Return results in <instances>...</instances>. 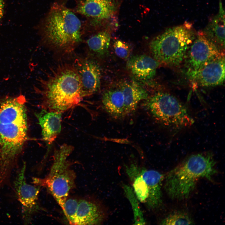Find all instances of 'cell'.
<instances>
[{
    "label": "cell",
    "instance_id": "obj_1",
    "mask_svg": "<svg viewBox=\"0 0 225 225\" xmlns=\"http://www.w3.org/2000/svg\"><path fill=\"white\" fill-rule=\"evenodd\" d=\"M25 96L0 97V189L10 186L28 139Z\"/></svg>",
    "mask_w": 225,
    "mask_h": 225
},
{
    "label": "cell",
    "instance_id": "obj_2",
    "mask_svg": "<svg viewBox=\"0 0 225 225\" xmlns=\"http://www.w3.org/2000/svg\"><path fill=\"white\" fill-rule=\"evenodd\" d=\"M33 87L43 109L62 112L82 100L80 78L74 63L60 62L50 67Z\"/></svg>",
    "mask_w": 225,
    "mask_h": 225
},
{
    "label": "cell",
    "instance_id": "obj_3",
    "mask_svg": "<svg viewBox=\"0 0 225 225\" xmlns=\"http://www.w3.org/2000/svg\"><path fill=\"white\" fill-rule=\"evenodd\" d=\"M82 25L72 11L55 3L39 25L41 41L55 52L62 54H70L82 40Z\"/></svg>",
    "mask_w": 225,
    "mask_h": 225
},
{
    "label": "cell",
    "instance_id": "obj_4",
    "mask_svg": "<svg viewBox=\"0 0 225 225\" xmlns=\"http://www.w3.org/2000/svg\"><path fill=\"white\" fill-rule=\"evenodd\" d=\"M216 162L210 152L192 154L170 171L165 178L164 188L172 199L188 198L194 190L198 180L204 178L212 181L217 173Z\"/></svg>",
    "mask_w": 225,
    "mask_h": 225
},
{
    "label": "cell",
    "instance_id": "obj_5",
    "mask_svg": "<svg viewBox=\"0 0 225 225\" xmlns=\"http://www.w3.org/2000/svg\"><path fill=\"white\" fill-rule=\"evenodd\" d=\"M196 37L189 22L167 28L150 42L153 58L160 64L177 67L184 62L187 53Z\"/></svg>",
    "mask_w": 225,
    "mask_h": 225
},
{
    "label": "cell",
    "instance_id": "obj_6",
    "mask_svg": "<svg viewBox=\"0 0 225 225\" xmlns=\"http://www.w3.org/2000/svg\"><path fill=\"white\" fill-rule=\"evenodd\" d=\"M73 149L70 145L64 144L55 150L53 162L48 175L43 178H32V183L46 188L62 208L75 184V174L67 160Z\"/></svg>",
    "mask_w": 225,
    "mask_h": 225
},
{
    "label": "cell",
    "instance_id": "obj_7",
    "mask_svg": "<svg viewBox=\"0 0 225 225\" xmlns=\"http://www.w3.org/2000/svg\"><path fill=\"white\" fill-rule=\"evenodd\" d=\"M152 116L168 129L178 131L192 125L194 120L186 106L167 91H158L145 103Z\"/></svg>",
    "mask_w": 225,
    "mask_h": 225
},
{
    "label": "cell",
    "instance_id": "obj_8",
    "mask_svg": "<svg viewBox=\"0 0 225 225\" xmlns=\"http://www.w3.org/2000/svg\"><path fill=\"white\" fill-rule=\"evenodd\" d=\"M125 170L139 201L150 210L159 208L162 203V187L164 175L156 170L148 169L135 163L126 166Z\"/></svg>",
    "mask_w": 225,
    "mask_h": 225
},
{
    "label": "cell",
    "instance_id": "obj_9",
    "mask_svg": "<svg viewBox=\"0 0 225 225\" xmlns=\"http://www.w3.org/2000/svg\"><path fill=\"white\" fill-rule=\"evenodd\" d=\"M122 0H75L76 11L91 20L96 28H114Z\"/></svg>",
    "mask_w": 225,
    "mask_h": 225
},
{
    "label": "cell",
    "instance_id": "obj_10",
    "mask_svg": "<svg viewBox=\"0 0 225 225\" xmlns=\"http://www.w3.org/2000/svg\"><path fill=\"white\" fill-rule=\"evenodd\" d=\"M26 163L25 161L17 170L12 188L21 206L24 224H31L34 215L41 210L38 201L40 187L28 183L26 178Z\"/></svg>",
    "mask_w": 225,
    "mask_h": 225
},
{
    "label": "cell",
    "instance_id": "obj_11",
    "mask_svg": "<svg viewBox=\"0 0 225 225\" xmlns=\"http://www.w3.org/2000/svg\"><path fill=\"white\" fill-rule=\"evenodd\" d=\"M224 56V51L207 38L202 31H200L189 47L184 60L186 72L197 71Z\"/></svg>",
    "mask_w": 225,
    "mask_h": 225
},
{
    "label": "cell",
    "instance_id": "obj_12",
    "mask_svg": "<svg viewBox=\"0 0 225 225\" xmlns=\"http://www.w3.org/2000/svg\"><path fill=\"white\" fill-rule=\"evenodd\" d=\"M79 76L83 97L95 94L99 89L101 76L99 66L88 58H79L74 63Z\"/></svg>",
    "mask_w": 225,
    "mask_h": 225
},
{
    "label": "cell",
    "instance_id": "obj_13",
    "mask_svg": "<svg viewBox=\"0 0 225 225\" xmlns=\"http://www.w3.org/2000/svg\"><path fill=\"white\" fill-rule=\"evenodd\" d=\"M188 78L200 86L222 85L225 79L224 56L209 63L200 69L186 72Z\"/></svg>",
    "mask_w": 225,
    "mask_h": 225
},
{
    "label": "cell",
    "instance_id": "obj_14",
    "mask_svg": "<svg viewBox=\"0 0 225 225\" xmlns=\"http://www.w3.org/2000/svg\"><path fill=\"white\" fill-rule=\"evenodd\" d=\"M62 112L49 111L44 109L35 113L42 129L43 140L48 148V151L61 130Z\"/></svg>",
    "mask_w": 225,
    "mask_h": 225
},
{
    "label": "cell",
    "instance_id": "obj_15",
    "mask_svg": "<svg viewBox=\"0 0 225 225\" xmlns=\"http://www.w3.org/2000/svg\"><path fill=\"white\" fill-rule=\"evenodd\" d=\"M106 213L99 203L90 200H79L75 225H97L102 222Z\"/></svg>",
    "mask_w": 225,
    "mask_h": 225
},
{
    "label": "cell",
    "instance_id": "obj_16",
    "mask_svg": "<svg viewBox=\"0 0 225 225\" xmlns=\"http://www.w3.org/2000/svg\"><path fill=\"white\" fill-rule=\"evenodd\" d=\"M160 64L153 58L146 55H141L131 57L127 62V67L135 77L145 81L155 76Z\"/></svg>",
    "mask_w": 225,
    "mask_h": 225
},
{
    "label": "cell",
    "instance_id": "obj_17",
    "mask_svg": "<svg viewBox=\"0 0 225 225\" xmlns=\"http://www.w3.org/2000/svg\"><path fill=\"white\" fill-rule=\"evenodd\" d=\"M218 13L208 23L202 31L204 35L219 48L225 47V11L221 0Z\"/></svg>",
    "mask_w": 225,
    "mask_h": 225
},
{
    "label": "cell",
    "instance_id": "obj_18",
    "mask_svg": "<svg viewBox=\"0 0 225 225\" xmlns=\"http://www.w3.org/2000/svg\"><path fill=\"white\" fill-rule=\"evenodd\" d=\"M121 89L123 96L126 115L134 112L139 102L148 97V93L145 89L134 82H124Z\"/></svg>",
    "mask_w": 225,
    "mask_h": 225
},
{
    "label": "cell",
    "instance_id": "obj_19",
    "mask_svg": "<svg viewBox=\"0 0 225 225\" xmlns=\"http://www.w3.org/2000/svg\"><path fill=\"white\" fill-rule=\"evenodd\" d=\"M102 102L105 111L116 119L125 117L123 96L120 89L109 90L103 94Z\"/></svg>",
    "mask_w": 225,
    "mask_h": 225
},
{
    "label": "cell",
    "instance_id": "obj_20",
    "mask_svg": "<svg viewBox=\"0 0 225 225\" xmlns=\"http://www.w3.org/2000/svg\"><path fill=\"white\" fill-rule=\"evenodd\" d=\"M110 31L107 29L101 30L87 39V46L92 53L100 57L107 53L111 38Z\"/></svg>",
    "mask_w": 225,
    "mask_h": 225
},
{
    "label": "cell",
    "instance_id": "obj_21",
    "mask_svg": "<svg viewBox=\"0 0 225 225\" xmlns=\"http://www.w3.org/2000/svg\"><path fill=\"white\" fill-rule=\"evenodd\" d=\"M123 188L126 197L129 201L132 206L134 216V223L135 225H145L146 222L142 212L139 204V201L137 198L132 187L124 184Z\"/></svg>",
    "mask_w": 225,
    "mask_h": 225
},
{
    "label": "cell",
    "instance_id": "obj_22",
    "mask_svg": "<svg viewBox=\"0 0 225 225\" xmlns=\"http://www.w3.org/2000/svg\"><path fill=\"white\" fill-rule=\"evenodd\" d=\"M161 225H192L194 222L186 213L182 211L174 212L163 219Z\"/></svg>",
    "mask_w": 225,
    "mask_h": 225
},
{
    "label": "cell",
    "instance_id": "obj_23",
    "mask_svg": "<svg viewBox=\"0 0 225 225\" xmlns=\"http://www.w3.org/2000/svg\"><path fill=\"white\" fill-rule=\"evenodd\" d=\"M79 200L76 198H67L62 209L69 222L75 225Z\"/></svg>",
    "mask_w": 225,
    "mask_h": 225
},
{
    "label": "cell",
    "instance_id": "obj_24",
    "mask_svg": "<svg viewBox=\"0 0 225 225\" xmlns=\"http://www.w3.org/2000/svg\"><path fill=\"white\" fill-rule=\"evenodd\" d=\"M116 54L119 58L126 59L128 58L131 53V48L126 42L120 40L115 41L113 45Z\"/></svg>",
    "mask_w": 225,
    "mask_h": 225
},
{
    "label": "cell",
    "instance_id": "obj_25",
    "mask_svg": "<svg viewBox=\"0 0 225 225\" xmlns=\"http://www.w3.org/2000/svg\"><path fill=\"white\" fill-rule=\"evenodd\" d=\"M4 7V0H0V22L3 15Z\"/></svg>",
    "mask_w": 225,
    "mask_h": 225
}]
</instances>
